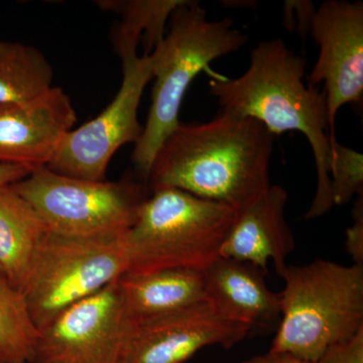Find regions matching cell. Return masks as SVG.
Returning a JSON list of instances; mask_svg holds the SVG:
<instances>
[{"label":"cell","mask_w":363,"mask_h":363,"mask_svg":"<svg viewBox=\"0 0 363 363\" xmlns=\"http://www.w3.org/2000/svg\"><path fill=\"white\" fill-rule=\"evenodd\" d=\"M274 140L255 119L222 111L208 123H180L157 150L147 184L238 211L271 186Z\"/></svg>","instance_id":"6da1fadb"},{"label":"cell","mask_w":363,"mask_h":363,"mask_svg":"<svg viewBox=\"0 0 363 363\" xmlns=\"http://www.w3.org/2000/svg\"><path fill=\"white\" fill-rule=\"evenodd\" d=\"M207 72L212 77L210 93L222 111L255 119L274 135L298 131L306 136L316 164L317 187L305 218L328 213L334 204L326 96L317 86L306 84L305 60L283 40H262L250 52V65L240 77Z\"/></svg>","instance_id":"7a4b0ae2"},{"label":"cell","mask_w":363,"mask_h":363,"mask_svg":"<svg viewBox=\"0 0 363 363\" xmlns=\"http://www.w3.org/2000/svg\"><path fill=\"white\" fill-rule=\"evenodd\" d=\"M248 38L231 18L212 21L198 1L184 0L169 18V30L149 55L152 64V105L143 135L133 150V166L147 183L155 156L178 124L189 86L216 59L238 51Z\"/></svg>","instance_id":"3957f363"},{"label":"cell","mask_w":363,"mask_h":363,"mask_svg":"<svg viewBox=\"0 0 363 363\" xmlns=\"http://www.w3.org/2000/svg\"><path fill=\"white\" fill-rule=\"evenodd\" d=\"M279 276L281 316L269 352L319 362L363 329V266L317 259Z\"/></svg>","instance_id":"277c9868"},{"label":"cell","mask_w":363,"mask_h":363,"mask_svg":"<svg viewBox=\"0 0 363 363\" xmlns=\"http://www.w3.org/2000/svg\"><path fill=\"white\" fill-rule=\"evenodd\" d=\"M236 211L175 188L152 190L123 236L126 274L169 269L204 272L221 257Z\"/></svg>","instance_id":"5b68a950"},{"label":"cell","mask_w":363,"mask_h":363,"mask_svg":"<svg viewBox=\"0 0 363 363\" xmlns=\"http://www.w3.org/2000/svg\"><path fill=\"white\" fill-rule=\"evenodd\" d=\"M123 236L73 238L50 231L21 290L40 331L67 308L125 274Z\"/></svg>","instance_id":"8992f818"},{"label":"cell","mask_w":363,"mask_h":363,"mask_svg":"<svg viewBox=\"0 0 363 363\" xmlns=\"http://www.w3.org/2000/svg\"><path fill=\"white\" fill-rule=\"evenodd\" d=\"M11 186L51 233L73 238L123 235L149 197L145 183L81 180L45 167Z\"/></svg>","instance_id":"52a82bcc"},{"label":"cell","mask_w":363,"mask_h":363,"mask_svg":"<svg viewBox=\"0 0 363 363\" xmlns=\"http://www.w3.org/2000/svg\"><path fill=\"white\" fill-rule=\"evenodd\" d=\"M123 82L116 96L99 116L65 135L45 168L81 180L105 181L117 150L143 135L138 118L145 86L152 79L149 55L121 60Z\"/></svg>","instance_id":"ba28073f"},{"label":"cell","mask_w":363,"mask_h":363,"mask_svg":"<svg viewBox=\"0 0 363 363\" xmlns=\"http://www.w3.org/2000/svg\"><path fill=\"white\" fill-rule=\"evenodd\" d=\"M128 333L118 279L40 331L32 363H119Z\"/></svg>","instance_id":"9c48e42d"},{"label":"cell","mask_w":363,"mask_h":363,"mask_svg":"<svg viewBox=\"0 0 363 363\" xmlns=\"http://www.w3.org/2000/svg\"><path fill=\"white\" fill-rule=\"evenodd\" d=\"M309 33L319 56L308 84L324 83L329 133L343 105H359L363 96V4L326 0L315 9Z\"/></svg>","instance_id":"30bf717a"},{"label":"cell","mask_w":363,"mask_h":363,"mask_svg":"<svg viewBox=\"0 0 363 363\" xmlns=\"http://www.w3.org/2000/svg\"><path fill=\"white\" fill-rule=\"evenodd\" d=\"M250 332L247 325L203 301L167 316L128 324L119 363H185L208 346L233 348Z\"/></svg>","instance_id":"8fae6325"},{"label":"cell","mask_w":363,"mask_h":363,"mask_svg":"<svg viewBox=\"0 0 363 363\" xmlns=\"http://www.w3.org/2000/svg\"><path fill=\"white\" fill-rule=\"evenodd\" d=\"M76 123L70 97L60 87L26 104H0V164L47 167Z\"/></svg>","instance_id":"7c38bea8"},{"label":"cell","mask_w":363,"mask_h":363,"mask_svg":"<svg viewBox=\"0 0 363 363\" xmlns=\"http://www.w3.org/2000/svg\"><path fill=\"white\" fill-rule=\"evenodd\" d=\"M286 202L285 189L271 185L236 211L221 257L250 262L266 272L272 260L279 276L296 247L295 238L286 220Z\"/></svg>","instance_id":"4fadbf2b"},{"label":"cell","mask_w":363,"mask_h":363,"mask_svg":"<svg viewBox=\"0 0 363 363\" xmlns=\"http://www.w3.org/2000/svg\"><path fill=\"white\" fill-rule=\"evenodd\" d=\"M266 274L250 262L219 257L204 271L207 300L252 331H276L281 316V293L269 290Z\"/></svg>","instance_id":"5bb4252c"},{"label":"cell","mask_w":363,"mask_h":363,"mask_svg":"<svg viewBox=\"0 0 363 363\" xmlns=\"http://www.w3.org/2000/svg\"><path fill=\"white\" fill-rule=\"evenodd\" d=\"M130 325L173 314L206 301L204 272L169 269L118 279Z\"/></svg>","instance_id":"9a60e30c"},{"label":"cell","mask_w":363,"mask_h":363,"mask_svg":"<svg viewBox=\"0 0 363 363\" xmlns=\"http://www.w3.org/2000/svg\"><path fill=\"white\" fill-rule=\"evenodd\" d=\"M49 233L40 215L11 185L0 187V269L20 292Z\"/></svg>","instance_id":"2e32d148"},{"label":"cell","mask_w":363,"mask_h":363,"mask_svg":"<svg viewBox=\"0 0 363 363\" xmlns=\"http://www.w3.org/2000/svg\"><path fill=\"white\" fill-rule=\"evenodd\" d=\"M184 0H100L97 6L118 16L112 30L114 51L121 60L138 56L140 43L150 55L166 35L172 13Z\"/></svg>","instance_id":"e0dca14e"},{"label":"cell","mask_w":363,"mask_h":363,"mask_svg":"<svg viewBox=\"0 0 363 363\" xmlns=\"http://www.w3.org/2000/svg\"><path fill=\"white\" fill-rule=\"evenodd\" d=\"M54 72L33 45L0 40V104L33 101L52 89Z\"/></svg>","instance_id":"ac0fdd59"},{"label":"cell","mask_w":363,"mask_h":363,"mask_svg":"<svg viewBox=\"0 0 363 363\" xmlns=\"http://www.w3.org/2000/svg\"><path fill=\"white\" fill-rule=\"evenodd\" d=\"M39 337L23 294L0 274V363H32Z\"/></svg>","instance_id":"d6986e66"},{"label":"cell","mask_w":363,"mask_h":363,"mask_svg":"<svg viewBox=\"0 0 363 363\" xmlns=\"http://www.w3.org/2000/svg\"><path fill=\"white\" fill-rule=\"evenodd\" d=\"M331 194L334 206L348 204L363 195V157L360 152L331 140Z\"/></svg>","instance_id":"ffe728a7"},{"label":"cell","mask_w":363,"mask_h":363,"mask_svg":"<svg viewBox=\"0 0 363 363\" xmlns=\"http://www.w3.org/2000/svg\"><path fill=\"white\" fill-rule=\"evenodd\" d=\"M353 224L346 229L345 247L353 264L363 266V195L358 196L352 209Z\"/></svg>","instance_id":"44dd1931"},{"label":"cell","mask_w":363,"mask_h":363,"mask_svg":"<svg viewBox=\"0 0 363 363\" xmlns=\"http://www.w3.org/2000/svg\"><path fill=\"white\" fill-rule=\"evenodd\" d=\"M319 363H363V329L350 340L328 348Z\"/></svg>","instance_id":"7402d4cb"},{"label":"cell","mask_w":363,"mask_h":363,"mask_svg":"<svg viewBox=\"0 0 363 363\" xmlns=\"http://www.w3.org/2000/svg\"><path fill=\"white\" fill-rule=\"evenodd\" d=\"M33 169L16 164H0V187L11 185L30 175Z\"/></svg>","instance_id":"603a6c76"},{"label":"cell","mask_w":363,"mask_h":363,"mask_svg":"<svg viewBox=\"0 0 363 363\" xmlns=\"http://www.w3.org/2000/svg\"><path fill=\"white\" fill-rule=\"evenodd\" d=\"M240 363H319L307 362V360L300 359L293 357V355L286 354V353H272L267 352L264 354L255 355V357L243 360Z\"/></svg>","instance_id":"cb8c5ba5"},{"label":"cell","mask_w":363,"mask_h":363,"mask_svg":"<svg viewBox=\"0 0 363 363\" xmlns=\"http://www.w3.org/2000/svg\"><path fill=\"white\" fill-rule=\"evenodd\" d=\"M0 274H4V272L1 271V269H0Z\"/></svg>","instance_id":"d4e9b609"}]
</instances>
